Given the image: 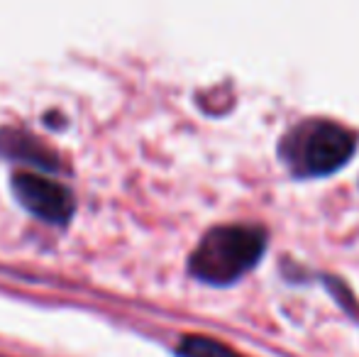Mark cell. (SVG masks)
<instances>
[{
  "label": "cell",
  "mask_w": 359,
  "mask_h": 357,
  "mask_svg": "<svg viewBox=\"0 0 359 357\" xmlns=\"http://www.w3.org/2000/svg\"><path fill=\"white\" fill-rule=\"evenodd\" d=\"M18 201L37 218L47 223H67L74 213V198L62 184L34 172H20L13 179Z\"/></svg>",
  "instance_id": "3"
},
{
  "label": "cell",
  "mask_w": 359,
  "mask_h": 357,
  "mask_svg": "<svg viewBox=\"0 0 359 357\" xmlns=\"http://www.w3.org/2000/svg\"><path fill=\"white\" fill-rule=\"evenodd\" d=\"M269 245L266 228L255 223L217 225L208 230L189 257V271L210 286H230L262 262Z\"/></svg>",
  "instance_id": "2"
},
{
  "label": "cell",
  "mask_w": 359,
  "mask_h": 357,
  "mask_svg": "<svg viewBox=\"0 0 359 357\" xmlns=\"http://www.w3.org/2000/svg\"><path fill=\"white\" fill-rule=\"evenodd\" d=\"M181 357H245L237 350H232L230 345L220 343L208 335H186L179 345Z\"/></svg>",
  "instance_id": "4"
},
{
  "label": "cell",
  "mask_w": 359,
  "mask_h": 357,
  "mask_svg": "<svg viewBox=\"0 0 359 357\" xmlns=\"http://www.w3.org/2000/svg\"><path fill=\"white\" fill-rule=\"evenodd\" d=\"M359 135L342 123L308 118L293 125L279 142V159L293 179H325L352 162Z\"/></svg>",
  "instance_id": "1"
}]
</instances>
